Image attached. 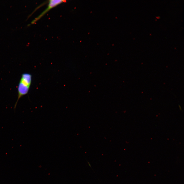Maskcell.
Returning a JSON list of instances; mask_svg holds the SVG:
<instances>
[{"label": "cell", "mask_w": 184, "mask_h": 184, "mask_svg": "<svg viewBox=\"0 0 184 184\" xmlns=\"http://www.w3.org/2000/svg\"><path fill=\"white\" fill-rule=\"evenodd\" d=\"M31 80L32 76L31 74L24 73L22 74L18 86V98L14 106V109L15 110L16 108L19 99L28 93L31 84Z\"/></svg>", "instance_id": "1"}, {"label": "cell", "mask_w": 184, "mask_h": 184, "mask_svg": "<svg viewBox=\"0 0 184 184\" xmlns=\"http://www.w3.org/2000/svg\"><path fill=\"white\" fill-rule=\"evenodd\" d=\"M156 18L157 19H159L160 18V17L159 16H156Z\"/></svg>", "instance_id": "3"}, {"label": "cell", "mask_w": 184, "mask_h": 184, "mask_svg": "<svg viewBox=\"0 0 184 184\" xmlns=\"http://www.w3.org/2000/svg\"><path fill=\"white\" fill-rule=\"evenodd\" d=\"M65 1L62 0H50L49 1L47 7L38 16L33 20L31 22V23L32 24L35 23L50 9L61 3L65 2Z\"/></svg>", "instance_id": "2"}]
</instances>
